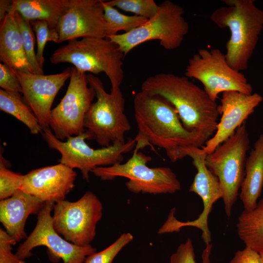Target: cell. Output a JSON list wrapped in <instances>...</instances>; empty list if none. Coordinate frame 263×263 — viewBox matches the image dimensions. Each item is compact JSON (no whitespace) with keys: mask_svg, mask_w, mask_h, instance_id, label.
Instances as JSON below:
<instances>
[{"mask_svg":"<svg viewBox=\"0 0 263 263\" xmlns=\"http://www.w3.org/2000/svg\"><path fill=\"white\" fill-rule=\"evenodd\" d=\"M138 132L135 148L139 150L154 145L165 150L172 162L183 159L187 148H202L205 143L183 126L174 106L164 97L142 91L133 98Z\"/></svg>","mask_w":263,"mask_h":263,"instance_id":"6da1fadb","label":"cell"},{"mask_svg":"<svg viewBox=\"0 0 263 263\" xmlns=\"http://www.w3.org/2000/svg\"><path fill=\"white\" fill-rule=\"evenodd\" d=\"M185 75L161 73L148 77L141 91L159 95L177 111L184 127L206 142L214 134L220 115L219 105L204 89Z\"/></svg>","mask_w":263,"mask_h":263,"instance_id":"7a4b0ae2","label":"cell"},{"mask_svg":"<svg viewBox=\"0 0 263 263\" xmlns=\"http://www.w3.org/2000/svg\"><path fill=\"white\" fill-rule=\"evenodd\" d=\"M225 6L210 15L220 28H228L230 37L225 54L228 64L242 72L247 69L263 30V10L253 0H223Z\"/></svg>","mask_w":263,"mask_h":263,"instance_id":"3957f363","label":"cell"},{"mask_svg":"<svg viewBox=\"0 0 263 263\" xmlns=\"http://www.w3.org/2000/svg\"><path fill=\"white\" fill-rule=\"evenodd\" d=\"M124 56L119 47L107 38H85L68 41L53 52L50 60L53 64L71 63L83 73H105L111 82V92H114L120 88L124 79Z\"/></svg>","mask_w":263,"mask_h":263,"instance_id":"277c9868","label":"cell"},{"mask_svg":"<svg viewBox=\"0 0 263 263\" xmlns=\"http://www.w3.org/2000/svg\"><path fill=\"white\" fill-rule=\"evenodd\" d=\"M86 77L88 84L95 92L96 101L85 115L86 131L102 147L116 142L125 143V134L131 126L124 113L125 100L120 88L108 93L98 77L91 74Z\"/></svg>","mask_w":263,"mask_h":263,"instance_id":"5b68a950","label":"cell"},{"mask_svg":"<svg viewBox=\"0 0 263 263\" xmlns=\"http://www.w3.org/2000/svg\"><path fill=\"white\" fill-rule=\"evenodd\" d=\"M184 14L182 6L165 0L159 5L156 14L143 25L107 38L119 47L125 56L136 46L152 40H159L166 50H174L181 45L189 31Z\"/></svg>","mask_w":263,"mask_h":263,"instance_id":"8992f818","label":"cell"},{"mask_svg":"<svg viewBox=\"0 0 263 263\" xmlns=\"http://www.w3.org/2000/svg\"><path fill=\"white\" fill-rule=\"evenodd\" d=\"M250 139L244 122L235 132L210 154L205 164L219 181L225 211L229 217L245 175L247 152Z\"/></svg>","mask_w":263,"mask_h":263,"instance_id":"52a82bcc","label":"cell"},{"mask_svg":"<svg viewBox=\"0 0 263 263\" xmlns=\"http://www.w3.org/2000/svg\"><path fill=\"white\" fill-rule=\"evenodd\" d=\"M41 134L49 148L59 151L60 163L73 169H79L82 178L89 180V173L99 167L121 163L123 154L132 150L136 145L134 138L125 143H114L107 147L94 149L86 140H91L90 134L85 131L77 135L68 138L65 141L57 139L50 128L43 129Z\"/></svg>","mask_w":263,"mask_h":263,"instance_id":"ba28073f","label":"cell"},{"mask_svg":"<svg viewBox=\"0 0 263 263\" xmlns=\"http://www.w3.org/2000/svg\"><path fill=\"white\" fill-rule=\"evenodd\" d=\"M151 157L135 148L132 156L125 163L99 167L92 172L101 180L118 177L128 178L127 189L134 193L152 194L174 193L181 188L176 174L169 167L150 168Z\"/></svg>","mask_w":263,"mask_h":263,"instance_id":"9c48e42d","label":"cell"},{"mask_svg":"<svg viewBox=\"0 0 263 263\" xmlns=\"http://www.w3.org/2000/svg\"><path fill=\"white\" fill-rule=\"evenodd\" d=\"M199 81L208 96L216 101L220 93H253V87L242 72L232 68L219 49L201 48L188 59L185 75Z\"/></svg>","mask_w":263,"mask_h":263,"instance_id":"30bf717a","label":"cell"},{"mask_svg":"<svg viewBox=\"0 0 263 263\" xmlns=\"http://www.w3.org/2000/svg\"><path fill=\"white\" fill-rule=\"evenodd\" d=\"M53 211L52 224L56 231L68 242L85 246L95 236L103 206L95 194L88 191L76 201L55 203Z\"/></svg>","mask_w":263,"mask_h":263,"instance_id":"8fae6325","label":"cell"},{"mask_svg":"<svg viewBox=\"0 0 263 263\" xmlns=\"http://www.w3.org/2000/svg\"><path fill=\"white\" fill-rule=\"evenodd\" d=\"M95 92L88 83L85 73L71 68L70 82L66 93L58 104L52 109L49 128L55 136L63 141L85 131L84 121Z\"/></svg>","mask_w":263,"mask_h":263,"instance_id":"7c38bea8","label":"cell"},{"mask_svg":"<svg viewBox=\"0 0 263 263\" xmlns=\"http://www.w3.org/2000/svg\"><path fill=\"white\" fill-rule=\"evenodd\" d=\"M184 157L189 156L192 159L193 166L197 169L189 191L195 193L201 198L203 210L198 217L192 221L181 222L174 216L172 210L167 220L158 231L159 234L179 231L185 226H193L202 231V238L206 245L210 244L211 234L208 227V218L213 204L223 197V193L217 177L205 164L207 154L201 148L191 147L183 150Z\"/></svg>","mask_w":263,"mask_h":263,"instance_id":"4fadbf2b","label":"cell"},{"mask_svg":"<svg viewBox=\"0 0 263 263\" xmlns=\"http://www.w3.org/2000/svg\"><path fill=\"white\" fill-rule=\"evenodd\" d=\"M54 204L45 202L38 214L36 226L18 247L16 255L24 260L33 255L31 251L34 248L44 246L47 248L49 256L53 262L61 259L63 263H84L86 257L95 252L96 249L91 244L75 245L65 240L56 231L51 215Z\"/></svg>","mask_w":263,"mask_h":263,"instance_id":"5bb4252c","label":"cell"},{"mask_svg":"<svg viewBox=\"0 0 263 263\" xmlns=\"http://www.w3.org/2000/svg\"><path fill=\"white\" fill-rule=\"evenodd\" d=\"M102 0H71L58 27V43L78 38H107L108 23Z\"/></svg>","mask_w":263,"mask_h":263,"instance_id":"9a60e30c","label":"cell"},{"mask_svg":"<svg viewBox=\"0 0 263 263\" xmlns=\"http://www.w3.org/2000/svg\"><path fill=\"white\" fill-rule=\"evenodd\" d=\"M13 72L19 81L24 98L42 129L50 128L48 121L53 103L60 89L70 77L71 68L49 75Z\"/></svg>","mask_w":263,"mask_h":263,"instance_id":"2e32d148","label":"cell"},{"mask_svg":"<svg viewBox=\"0 0 263 263\" xmlns=\"http://www.w3.org/2000/svg\"><path fill=\"white\" fill-rule=\"evenodd\" d=\"M263 100L262 96L256 93L246 94L234 91L223 93L219 105L221 118L214 134L201 148L205 152L211 153L231 136Z\"/></svg>","mask_w":263,"mask_h":263,"instance_id":"e0dca14e","label":"cell"},{"mask_svg":"<svg viewBox=\"0 0 263 263\" xmlns=\"http://www.w3.org/2000/svg\"><path fill=\"white\" fill-rule=\"evenodd\" d=\"M76 173L59 163L31 170L24 175L20 189L44 202L65 200L75 187Z\"/></svg>","mask_w":263,"mask_h":263,"instance_id":"ac0fdd59","label":"cell"},{"mask_svg":"<svg viewBox=\"0 0 263 263\" xmlns=\"http://www.w3.org/2000/svg\"><path fill=\"white\" fill-rule=\"evenodd\" d=\"M45 202L20 189L0 202V221L6 231L17 242L27 237L24 230L31 214H38Z\"/></svg>","mask_w":263,"mask_h":263,"instance_id":"d6986e66","label":"cell"},{"mask_svg":"<svg viewBox=\"0 0 263 263\" xmlns=\"http://www.w3.org/2000/svg\"><path fill=\"white\" fill-rule=\"evenodd\" d=\"M0 60L13 71L32 73L13 13H7L0 21Z\"/></svg>","mask_w":263,"mask_h":263,"instance_id":"ffe728a7","label":"cell"},{"mask_svg":"<svg viewBox=\"0 0 263 263\" xmlns=\"http://www.w3.org/2000/svg\"><path fill=\"white\" fill-rule=\"evenodd\" d=\"M263 188V133L260 135L247 157L245 175L239 197L244 210H251L256 206Z\"/></svg>","mask_w":263,"mask_h":263,"instance_id":"44dd1931","label":"cell"},{"mask_svg":"<svg viewBox=\"0 0 263 263\" xmlns=\"http://www.w3.org/2000/svg\"><path fill=\"white\" fill-rule=\"evenodd\" d=\"M71 2V0H12L8 12H18L29 21H45L51 30L58 31L59 21Z\"/></svg>","mask_w":263,"mask_h":263,"instance_id":"7402d4cb","label":"cell"},{"mask_svg":"<svg viewBox=\"0 0 263 263\" xmlns=\"http://www.w3.org/2000/svg\"><path fill=\"white\" fill-rule=\"evenodd\" d=\"M240 239L245 246L260 252L263 250V198L252 210H244L236 225Z\"/></svg>","mask_w":263,"mask_h":263,"instance_id":"603a6c76","label":"cell"},{"mask_svg":"<svg viewBox=\"0 0 263 263\" xmlns=\"http://www.w3.org/2000/svg\"><path fill=\"white\" fill-rule=\"evenodd\" d=\"M0 110L21 121L33 134L41 132L42 129L30 107L25 104L20 93L0 89Z\"/></svg>","mask_w":263,"mask_h":263,"instance_id":"cb8c5ba5","label":"cell"},{"mask_svg":"<svg viewBox=\"0 0 263 263\" xmlns=\"http://www.w3.org/2000/svg\"><path fill=\"white\" fill-rule=\"evenodd\" d=\"M105 19L108 23V37L117 35L119 31L128 32L145 24L149 19L136 15L128 16L115 8L103 2Z\"/></svg>","mask_w":263,"mask_h":263,"instance_id":"d4e9b609","label":"cell"},{"mask_svg":"<svg viewBox=\"0 0 263 263\" xmlns=\"http://www.w3.org/2000/svg\"><path fill=\"white\" fill-rule=\"evenodd\" d=\"M15 17L19 29L23 45L32 73L43 75V69L39 66L35 51V37L30 22L18 12H15Z\"/></svg>","mask_w":263,"mask_h":263,"instance_id":"484cf974","label":"cell"},{"mask_svg":"<svg viewBox=\"0 0 263 263\" xmlns=\"http://www.w3.org/2000/svg\"><path fill=\"white\" fill-rule=\"evenodd\" d=\"M105 2L113 7L148 19L153 17L159 8V5L154 0H111Z\"/></svg>","mask_w":263,"mask_h":263,"instance_id":"4316f807","label":"cell"},{"mask_svg":"<svg viewBox=\"0 0 263 263\" xmlns=\"http://www.w3.org/2000/svg\"><path fill=\"white\" fill-rule=\"evenodd\" d=\"M24 175L15 172L7 168V162L0 156V200L10 197L20 189Z\"/></svg>","mask_w":263,"mask_h":263,"instance_id":"83f0119b","label":"cell"},{"mask_svg":"<svg viewBox=\"0 0 263 263\" xmlns=\"http://www.w3.org/2000/svg\"><path fill=\"white\" fill-rule=\"evenodd\" d=\"M30 22L37 38V58L39 66L43 69L44 62L43 53L45 45L48 41L58 43V33L57 31L51 30L45 21L36 20Z\"/></svg>","mask_w":263,"mask_h":263,"instance_id":"f1b7e54d","label":"cell"},{"mask_svg":"<svg viewBox=\"0 0 263 263\" xmlns=\"http://www.w3.org/2000/svg\"><path fill=\"white\" fill-rule=\"evenodd\" d=\"M133 239V237L131 233H123L105 249L87 256L84 263H112L119 252Z\"/></svg>","mask_w":263,"mask_h":263,"instance_id":"f546056e","label":"cell"},{"mask_svg":"<svg viewBox=\"0 0 263 263\" xmlns=\"http://www.w3.org/2000/svg\"><path fill=\"white\" fill-rule=\"evenodd\" d=\"M212 245H207L202 255V263H210V256ZM170 263H196L195 255L192 241L188 238L184 243L180 244L175 252L170 257Z\"/></svg>","mask_w":263,"mask_h":263,"instance_id":"4dcf8cb0","label":"cell"},{"mask_svg":"<svg viewBox=\"0 0 263 263\" xmlns=\"http://www.w3.org/2000/svg\"><path fill=\"white\" fill-rule=\"evenodd\" d=\"M17 242L8 233L0 229V263H26L12 252V245Z\"/></svg>","mask_w":263,"mask_h":263,"instance_id":"1f68e13d","label":"cell"},{"mask_svg":"<svg viewBox=\"0 0 263 263\" xmlns=\"http://www.w3.org/2000/svg\"><path fill=\"white\" fill-rule=\"evenodd\" d=\"M0 87L8 92L22 93L17 76L12 69L3 63H0Z\"/></svg>","mask_w":263,"mask_h":263,"instance_id":"d6a6232c","label":"cell"},{"mask_svg":"<svg viewBox=\"0 0 263 263\" xmlns=\"http://www.w3.org/2000/svg\"><path fill=\"white\" fill-rule=\"evenodd\" d=\"M229 263H263L260 253L245 246L237 251Z\"/></svg>","mask_w":263,"mask_h":263,"instance_id":"836d02e7","label":"cell"},{"mask_svg":"<svg viewBox=\"0 0 263 263\" xmlns=\"http://www.w3.org/2000/svg\"><path fill=\"white\" fill-rule=\"evenodd\" d=\"M12 0H0V21H1L8 13Z\"/></svg>","mask_w":263,"mask_h":263,"instance_id":"e575fe53","label":"cell"},{"mask_svg":"<svg viewBox=\"0 0 263 263\" xmlns=\"http://www.w3.org/2000/svg\"><path fill=\"white\" fill-rule=\"evenodd\" d=\"M259 253H260V256H261V258L262 263H263V250L260 252Z\"/></svg>","mask_w":263,"mask_h":263,"instance_id":"d590c367","label":"cell"}]
</instances>
